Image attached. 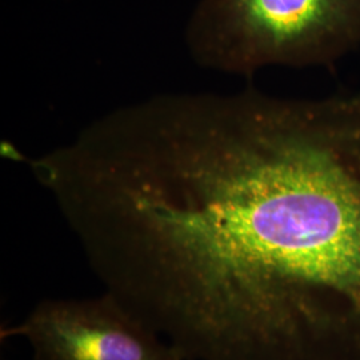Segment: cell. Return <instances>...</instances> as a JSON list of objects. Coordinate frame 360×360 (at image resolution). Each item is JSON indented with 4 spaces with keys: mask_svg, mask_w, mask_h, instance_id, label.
I'll list each match as a JSON object with an SVG mask.
<instances>
[{
    "mask_svg": "<svg viewBox=\"0 0 360 360\" xmlns=\"http://www.w3.org/2000/svg\"><path fill=\"white\" fill-rule=\"evenodd\" d=\"M184 39L198 65L232 75L334 70L360 50V0H199Z\"/></svg>",
    "mask_w": 360,
    "mask_h": 360,
    "instance_id": "obj_2",
    "label": "cell"
},
{
    "mask_svg": "<svg viewBox=\"0 0 360 360\" xmlns=\"http://www.w3.org/2000/svg\"><path fill=\"white\" fill-rule=\"evenodd\" d=\"M117 297L186 360H360V90L158 95L103 205Z\"/></svg>",
    "mask_w": 360,
    "mask_h": 360,
    "instance_id": "obj_1",
    "label": "cell"
},
{
    "mask_svg": "<svg viewBox=\"0 0 360 360\" xmlns=\"http://www.w3.org/2000/svg\"><path fill=\"white\" fill-rule=\"evenodd\" d=\"M23 338L34 360H184L117 297L46 299L0 339Z\"/></svg>",
    "mask_w": 360,
    "mask_h": 360,
    "instance_id": "obj_3",
    "label": "cell"
}]
</instances>
